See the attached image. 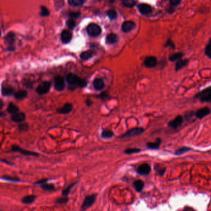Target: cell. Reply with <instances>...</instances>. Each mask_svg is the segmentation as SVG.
<instances>
[{"instance_id": "1", "label": "cell", "mask_w": 211, "mask_h": 211, "mask_svg": "<svg viewBox=\"0 0 211 211\" xmlns=\"http://www.w3.org/2000/svg\"><path fill=\"white\" fill-rule=\"evenodd\" d=\"M66 81L69 84L68 89L71 90H74L77 87H85L87 85V81L81 79L78 76L73 73H69L66 76Z\"/></svg>"}, {"instance_id": "2", "label": "cell", "mask_w": 211, "mask_h": 211, "mask_svg": "<svg viewBox=\"0 0 211 211\" xmlns=\"http://www.w3.org/2000/svg\"><path fill=\"white\" fill-rule=\"evenodd\" d=\"M97 194H92L86 196L83 201L82 205H81V209L86 210L90 208L94 204L96 199H97Z\"/></svg>"}, {"instance_id": "3", "label": "cell", "mask_w": 211, "mask_h": 211, "mask_svg": "<svg viewBox=\"0 0 211 211\" xmlns=\"http://www.w3.org/2000/svg\"><path fill=\"white\" fill-rule=\"evenodd\" d=\"M51 85V83L50 81H45L40 84L36 89V92L38 95H44L49 92Z\"/></svg>"}, {"instance_id": "4", "label": "cell", "mask_w": 211, "mask_h": 211, "mask_svg": "<svg viewBox=\"0 0 211 211\" xmlns=\"http://www.w3.org/2000/svg\"><path fill=\"white\" fill-rule=\"evenodd\" d=\"M88 34L92 37H97L102 32V29L99 26L96 24H90L87 27Z\"/></svg>"}, {"instance_id": "5", "label": "cell", "mask_w": 211, "mask_h": 211, "mask_svg": "<svg viewBox=\"0 0 211 211\" xmlns=\"http://www.w3.org/2000/svg\"><path fill=\"white\" fill-rule=\"evenodd\" d=\"M144 132V129L142 128H140V127L134 128L129 129V131L123 134L121 136V137H129L137 136L142 134Z\"/></svg>"}, {"instance_id": "6", "label": "cell", "mask_w": 211, "mask_h": 211, "mask_svg": "<svg viewBox=\"0 0 211 211\" xmlns=\"http://www.w3.org/2000/svg\"><path fill=\"white\" fill-rule=\"evenodd\" d=\"M12 151L13 152L20 153H21V154L24 155L26 156H33V157H38V153L33 152V151H31L23 149H22L21 147H20L17 145H13L12 146Z\"/></svg>"}, {"instance_id": "7", "label": "cell", "mask_w": 211, "mask_h": 211, "mask_svg": "<svg viewBox=\"0 0 211 211\" xmlns=\"http://www.w3.org/2000/svg\"><path fill=\"white\" fill-rule=\"evenodd\" d=\"M183 121H184L183 117L181 116V115H178V116L175 117L173 120L170 121L169 123V126L174 129H177L183 124Z\"/></svg>"}, {"instance_id": "8", "label": "cell", "mask_w": 211, "mask_h": 211, "mask_svg": "<svg viewBox=\"0 0 211 211\" xmlns=\"http://www.w3.org/2000/svg\"><path fill=\"white\" fill-rule=\"evenodd\" d=\"M65 87V80L63 77L58 76L55 78V88L57 91L63 90Z\"/></svg>"}, {"instance_id": "9", "label": "cell", "mask_w": 211, "mask_h": 211, "mask_svg": "<svg viewBox=\"0 0 211 211\" xmlns=\"http://www.w3.org/2000/svg\"><path fill=\"white\" fill-rule=\"evenodd\" d=\"M151 168L150 165L147 164H143L137 168V172L141 175L146 176L151 173Z\"/></svg>"}, {"instance_id": "10", "label": "cell", "mask_w": 211, "mask_h": 211, "mask_svg": "<svg viewBox=\"0 0 211 211\" xmlns=\"http://www.w3.org/2000/svg\"><path fill=\"white\" fill-rule=\"evenodd\" d=\"M73 108V105L71 103H66L63 107L58 108L56 110V112L59 114H68L69 113Z\"/></svg>"}, {"instance_id": "11", "label": "cell", "mask_w": 211, "mask_h": 211, "mask_svg": "<svg viewBox=\"0 0 211 211\" xmlns=\"http://www.w3.org/2000/svg\"><path fill=\"white\" fill-rule=\"evenodd\" d=\"M136 27V24L131 21H127L123 22L122 24V31L124 32H129Z\"/></svg>"}, {"instance_id": "12", "label": "cell", "mask_w": 211, "mask_h": 211, "mask_svg": "<svg viewBox=\"0 0 211 211\" xmlns=\"http://www.w3.org/2000/svg\"><path fill=\"white\" fill-rule=\"evenodd\" d=\"M26 118V114L24 113L17 112L12 115L11 120L15 123H21L23 122L24 121H25Z\"/></svg>"}, {"instance_id": "13", "label": "cell", "mask_w": 211, "mask_h": 211, "mask_svg": "<svg viewBox=\"0 0 211 211\" xmlns=\"http://www.w3.org/2000/svg\"><path fill=\"white\" fill-rule=\"evenodd\" d=\"M157 61L154 56H148L144 60V63L146 67L148 68H152L157 65Z\"/></svg>"}, {"instance_id": "14", "label": "cell", "mask_w": 211, "mask_h": 211, "mask_svg": "<svg viewBox=\"0 0 211 211\" xmlns=\"http://www.w3.org/2000/svg\"><path fill=\"white\" fill-rule=\"evenodd\" d=\"M210 113V110L208 107H204L203 108H201L198 110L197 112H196V117L198 119H202L204 117L208 116Z\"/></svg>"}, {"instance_id": "15", "label": "cell", "mask_w": 211, "mask_h": 211, "mask_svg": "<svg viewBox=\"0 0 211 211\" xmlns=\"http://www.w3.org/2000/svg\"><path fill=\"white\" fill-rule=\"evenodd\" d=\"M138 9L140 12L144 14V15H147V14H150L152 11L151 7L148 5L147 4H139Z\"/></svg>"}, {"instance_id": "16", "label": "cell", "mask_w": 211, "mask_h": 211, "mask_svg": "<svg viewBox=\"0 0 211 211\" xmlns=\"http://www.w3.org/2000/svg\"><path fill=\"white\" fill-rule=\"evenodd\" d=\"M14 89L11 86L6 85L3 86L1 88V94L4 96H6V97H9L13 94H14Z\"/></svg>"}, {"instance_id": "17", "label": "cell", "mask_w": 211, "mask_h": 211, "mask_svg": "<svg viewBox=\"0 0 211 211\" xmlns=\"http://www.w3.org/2000/svg\"><path fill=\"white\" fill-rule=\"evenodd\" d=\"M61 40L65 44H68L71 40L72 38V33L68 31H63L61 33Z\"/></svg>"}, {"instance_id": "18", "label": "cell", "mask_w": 211, "mask_h": 211, "mask_svg": "<svg viewBox=\"0 0 211 211\" xmlns=\"http://www.w3.org/2000/svg\"><path fill=\"white\" fill-rule=\"evenodd\" d=\"M161 143H162L161 139L157 138L155 142H147L146 146H147V147L148 149H149L156 150V149H159Z\"/></svg>"}, {"instance_id": "19", "label": "cell", "mask_w": 211, "mask_h": 211, "mask_svg": "<svg viewBox=\"0 0 211 211\" xmlns=\"http://www.w3.org/2000/svg\"><path fill=\"white\" fill-rule=\"evenodd\" d=\"M93 85L94 89L97 90H101L105 87V84L102 79H95L93 82Z\"/></svg>"}, {"instance_id": "20", "label": "cell", "mask_w": 211, "mask_h": 211, "mask_svg": "<svg viewBox=\"0 0 211 211\" xmlns=\"http://www.w3.org/2000/svg\"><path fill=\"white\" fill-rule=\"evenodd\" d=\"M27 96V92L26 90H19L14 93V97L17 100H23Z\"/></svg>"}, {"instance_id": "21", "label": "cell", "mask_w": 211, "mask_h": 211, "mask_svg": "<svg viewBox=\"0 0 211 211\" xmlns=\"http://www.w3.org/2000/svg\"><path fill=\"white\" fill-rule=\"evenodd\" d=\"M37 196L35 195H28L27 196H24L21 199V202L25 204H30L33 203L36 199Z\"/></svg>"}, {"instance_id": "22", "label": "cell", "mask_w": 211, "mask_h": 211, "mask_svg": "<svg viewBox=\"0 0 211 211\" xmlns=\"http://www.w3.org/2000/svg\"><path fill=\"white\" fill-rule=\"evenodd\" d=\"M133 186L136 191L141 192L142 191L144 187V183L141 180H137L134 182Z\"/></svg>"}, {"instance_id": "23", "label": "cell", "mask_w": 211, "mask_h": 211, "mask_svg": "<svg viewBox=\"0 0 211 211\" xmlns=\"http://www.w3.org/2000/svg\"><path fill=\"white\" fill-rule=\"evenodd\" d=\"M15 40V35L12 32L9 33L5 37V42L8 46H12Z\"/></svg>"}, {"instance_id": "24", "label": "cell", "mask_w": 211, "mask_h": 211, "mask_svg": "<svg viewBox=\"0 0 211 211\" xmlns=\"http://www.w3.org/2000/svg\"><path fill=\"white\" fill-rule=\"evenodd\" d=\"M95 54V52L93 50H87L83 52L81 54L80 57L81 58L84 60H87L90 58H92Z\"/></svg>"}, {"instance_id": "25", "label": "cell", "mask_w": 211, "mask_h": 211, "mask_svg": "<svg viewBox=\"0 0 211 211\" xmlns=\"http://www.w3.org/2000/svg\"><path fill=\"white\" fill-rule=\"evenodd\" d=\"M19 108L17 107V106H16L15 104H14L13 103H11V102L8 104V107H7V112L9 113L14 115V114L17 113L19 112Z\"/></svg>"}, {"instance_id": "26", "label": "cell", "mask_w": 211, "mask_h": 211, "mask_svg": "<svg viewBox=\"0 0 211 211\" xmlns=\"http://www.w3.org/2000/svg\"><path fill=\"white\" fill-rule=\"evenodd\" d=\"M118 37L115 33H110L106 38V42L108 44H113L117 42Z\"/></svg>"}, {"instance_id": "27", "label": "cell", "mask_w": 211, "mask_h": 211, "mask_svg": "<svg viewBox=\"0 0 211 211\" xmlns=\"http://www.w3.org/2000/svg\"><path fill=\"white\" fill-rule=\"evenodd\" d=\"M188 63V60H180L177 63H176L175 66V70L176 71H179L180 69L183 68L184 67L187 66Z\"/></svg>"}, {"instance_id": "28", "label": "cell", "mask_w": 211, "mask_h": 211, "mask_svg": "<svg viewBox=\"0 0 211 211\" xmlns=\"http://www.w3.org/2000/svg\"><path fill=\"white\" fill-rule=\"evenodd\" d=\"M192 150V149L189 147H180L179 149H178L175 151V154L176 155H183L184 154V153H186L189 152V151Z\"/></svg>"}, {"instance_id": "29", "label": "cell", "mask_w": 211, "mask_h": 211, "mask_svg": "<svg viewBox=\"0 0 211 211\" xmlns=\"http://www.w3.org/2000/svg\"><path fill=\"white\" fill-rule=\"evenodd\" d=\"M210 93H211V86H210V87H208L207 89H205L203 90V91H201V92H200L198 94H196L194 96V98L195 99L202 98V97H204V96H205V95H208Z\"/></svg>"}, {"instance_id": "30", "label": "cell", "mask_w": 211, "mask_h": 211, "mask_svg": "<svg viewBox=\"0 0 211 211\" xmlns=\"http://www.w3.org/2000/svg\"><path fill=\"white\" fill-rule=\"evenodd\" d=\"M114 136V133L109 129H103L101 134L102 137L104 139H109L112 138Z\"/></svg>"}, {"instance_id": "31", "label": "cell", "mask_w": 211, "mask_h": 211, "mask_svg": "<svg viewBox=\"0 0 211 211\" xmlns=\"http://www.w3.org/2000/svg\"><path fill=\"white\" fill-rule=\"evenodd\" d=\"M85 0H68V3L71 6H81L84 3Z\"/></svg>"}, {"instance_id": "32", "label": "cell", "mask_w": 211, "mask_h": 211, "mask_svg": "<svg viewBox=\"0 0 211 211\" xmlns=\"http://www.w3.org/2000/svg\"><path fill=\"white\" fill-rule=\"evenodd\" d=\"M78 183V181H76L74 182V183L71 184L69 186H68V187H67L66 188H65V189L63 190V191H62V195H63V196H68V195L69 194L71 190L73 189V187Z\"/></svg>"}, {"instance_id": "33", "label": "cell", "mask_w": 211, "mask_h": 211, "mask_svg": "<svg viewBox=\"0 0 211 211\" xmlns=\"http://www.w3.org/2000/svg\"><path fill=\"white\" fill-rule=\"evenodd\" d=\"M41 188L45 190V191H55V186L54 185L51 184V183H45L41 185Z\"/></svg>"}, {"instance_id": "34", "label": "cell", "mask_w": 211, "mask_h": 211, "mask_svg": "<svg viewBox=\"0 0 211 211\" xmlns=\"http://www.w3.org/2000/svg\"><path fill=\"white\" fill-rule=\"evenodd\" d=\"M182 56H183V53H176L173 54L169 57V60L171 61H175L180 60Z\"/></svg>"}, {"instance_id": "35", "label": "cell", "mask_w": 211, "mask_h": 211, "mask_svg": "<svg viewBox=\"0 0 211 211\" xmlns=\"http://www.w3.org/2000/svg\"><path fill=\"white\" fill-rule=\"evenodd\" d=\"M122 2L124 6L128 8L134 7L136 4V1L134 0H122Z\"/></svg>"}, {"instance_id": "36", "label": "cell", "mask_w": 211, "mask_h": 211, "mask_svg": "<svg viewBox=\"0 0 211 211\" xmlns=\"http://www.w3.org/2000/svg\"><path fill=\"white\" fill-rule=\"evenodd\" d=\"M141 151V150L140 149L138 148H129L128 149H126L124 151V153H126V154H133V153H139Z\"/></svg>"}, {"instance_id": "37", "label": "cell", "mask_w": 211, "mask_h": 211, "mask_svg": "<svg viewBox=\"0 0 211 211\" xmlns=\"http://www.w3.org/2000/svg\"><path fill=\"white\" fill-rule=\"evenodd\" d=\"M1 179L8 181H12V182H18L20 181V179L17 178V177L9 176H3L1 177Z\"/></svg>"}, {"instance_id": "38", "label": "cell", "mask_w": 211, "mask_h": 211, "mask_svg": "<svg viewBox=\"0 0 211 211\" xmlns=\"http://www.w3.org/2000/svg\"><path fill=\"white\" fill-rule=\"evenodd\" d=\"M68 201H69V198L67 197V196H63V197L58 198L56 200V203L59 204H65L68 203Z\"/></svg>"}, {"instance_id": "39", "label": "cell", "mask_w": 211, "mask_h": 211, "mask_svg": "<svg viewBox=\"0 0 211 211\" xmlns=\"http://www.w3.org/2000/svg\"><path fill=\"white\" fill-rule=\"evenodd\" d=\"M28 124L26 123H20L18 125V129L19 131L22 132V131H26L28 129Z\"/></svg>"}, {"instance_id": "40", "label": "cell", "mask_w": 211, "mask_h": 211, "mask_svg": "<svg viewBox=\"0 0 211 211\" xmlns=\"http://www.w3.org/2000/svg\"><path fill=\"white\" fill-rule=\"evenodd\" d=\"M205 53L209 58H211V39H210L208 44L205 49Z\"/></svg>"}, {"instance_id": "41", "label": "cell", "mask_w": 211, "mask_h": 211, "mask_svg": "<svg viewBox=\"0 0 211 211\" xmlns=\"http://www.w3.org/2000/svg\"><path fill=\"white\" fill-rule=\"evenodd\" d=\"M107 15L110 19H115L117 17V12L115 10L111 9V10H109L107 12Z\"/></svg>"}, {"instance_id": "42", "label": "cell", "mask_w": 211, "mask_h": 211, "mask_svg": "<svg viewBox=\"0 0 211 211\" xmlns=\"http://www.w3.org/2000/svg\"><path fill=\"white\" fill-rule=\"evenodd\" d=\"M49 14H50V12H49V10H48L47 8H45V7H44V6H42V7H41L40 14H41V16H44V17H45V16H48L49 15Z\"/></svg>"}, {"instance_id": "43", "label": "cell", "mask_w": 211, "mask_h": 211, "mask_svg": "<svg viewBox=\"0 0 211 211\" xmlns=\"http://www.w3.org/2000/svg\"><path fill=\"white\" fill-rule=\"evenodd\" d=\"M200 101L201 102H211V93L208 94V95H205L204 97L201 98Z\"/></svg>"}, {"instance_id": "44", "label": "cell", "mask_w": 211, "mask_h": 211, "mask_svg": "<svg viewBox=\"0 0 211 211\" xmlns=\"http://www.w3.org/2000/svg\"><path fill=\"white\" fill-rule=\"evenodd\" d=\"M66 24L69 28H71V29H73V28H74L76 27V22L74 20H73V19H70V20H68L67 21Z\"/></svg>"}, {"instance_id": "45", "label": "cell", "mask_w": 211, "mask_h": 211, "mask_svg": "<svg viewBox=\"0 0 211 211\" xmlns=\"http://www.w3.org/2000/svg\"><path fill=\"white\" fill-rule=\"evenodd\" d=\"M50 179L49 178H44L40 180H38L37 181H36L35 183H34V185H42L43 184L46 183L47 182L49 181Z\"/></svg>"}, {"instance_id": "46", "label": "cell", "mask_w": 211, "mask_h": 211, "mask_svg": "<svg viewBox=\"0 0 211 211\" xmlns=\"http://www.w3.org/2000/svg\"><path fill=\"white\" fill-rule=\"evenodd\" d=\"M181 0H170V3L171 6H177L180 4Z\"/></svg>"}, {"instance_id": "47", "label": "cell", "mask_w": 211, "mask_h": 211, "mask_svg": "<svg viewBox=\"0 0 211 211\" xmlns=\"http://www.w3.org/2000/svg\"><path fill=\"white\" fill-rule=\"evenodd\" d=\"M165 171H166V168H162V167H161L159 170H157V171L158 172V174H159L160 176L164 175Z\"/></svg>"}, {"instance_id": "48", "label": "cell", "mask_w": 211, "mask_h": 211, "mask_svg": "<svg viewBox=\"0 0 211 211\" xmlns=\"http://www.w3.org/2000/svg\"><path fill=\"white\" fill-rule=\"evenodd\" d=\"M99 97H100V99H102L103 100H105V99H107L108 98L109 95L107 92H103L99 95Z\"/></svg>"}, {"instance_id": "49", "label": "cell", "mask_w": 211, "mask_h": 211, "mask_svg": "<svg viewBox=\"0 0 211 211\" xmlns=\"http://www.w3.org/2000/svg\"><path fill=\"white\" fill-rule=\"evenodd\" d=\"M165 46H166V47L169 46V47H172V48H175V45H174V42H172V40H168V41L167 42V43H166Z\"/></svg>"}, {"instance_id": "50", "label": "cell", "mask_w": 211, "mask_h": 211, "mask_svg": "<svg viewBox=\"0 0 211 211\" xmlns=\"http://www.w3.org/2000/svg\"><path fill=\"white\" fill-rule=\"evenodd\" d=\"M79 15H80V14L78 13V12H72V13H71L69 14V16L71 17H73V18H77V17H78L79 16Z\"/></svg>"}, {"instance_id": "51", "label": "cell", "mask_w": 211, "mask_h": 211, "mask_svg": "<svg viewBox=\"0 0 211 211\" xmlns=\"http://www.w3.org/2000/svg\"><path fill=\"white\" fill-rule=\"evenodd\" d=\"M85 103H86V105H87L88 107H90L91 105H92L93 104V102H92V100H91L90 99H89L85 100Z\"/></svg>"}, {"instance_id": "52", "label": "cell", "mask_w": 211, "mask_h": 211, "mask_svg": "<svg viewBox=\"0 0 211 211\" xmlns=\"http://www.w3.org/2000/svg\"><path fill=\"white\" fill-rule=\"evenodd\" d=\"M1 162H3V163H4V164H8V165H13V164H11V162H8V161H7L6 160L2 159V160H1Z\"/></svg>"}, {"instance_id": "53", "label": "cell", "mask_w": 211, "mask_h": 211, "mask_svg": "<svg viewBox=\"0 0 211 211\" xmlns=\"http://www.w3.org/2000/svg\"><path fill=\"white\" fill-rule=\"evenodd\" d=\"M0 104H1V105H0V109L2 110V108L3 107V102L2 100H1V101H0Z\"/></svg>"}, {"instance_id": "54", "label": "cell", "mask_w": 211, "mask_h": 211, "mask_svg": "<svg viewBox=\"0 0 211 211\" xmlns=\"http://www.w3.org/2000/svg\"><path fill=\"white\" fill-rule=\"evenodd\" d=\"M0 116H1V117H3L4 116H6V115L4 114L3 112H1V114H0Z\"/></svg>"}]
</instances>
